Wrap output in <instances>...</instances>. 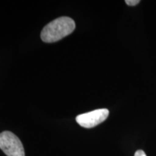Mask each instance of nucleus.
Wrapping results in <instances>:
<instances>
[{
    "label": "nucleus",
    "mask_w": 156,
    "mask_h": 156,
    "mask_svg": "<svg viewBox=\"0 0 156 156\" xmlns=\"http://www.w3.org/2000/svg\"><path fill=\"white\" fill-rule=\"evenodd\" d=\"M126 4L129 6H135L140 2V0H126Z\"/></svg>",
    "instance_id": "20e7f679"
},
{
    "label": "nucleus",
    "mask_w": 156,
    "mask_h": 156,
    "mask_svg": "<svg viewBox=\"0 0 156 156\" xmlns=\"http://www.w3.org/2000/svg\"><path fill=\"white\" fill-rule=\"evenodd\" d=\"M134 156H147L145 152L142 150H139V151H136L135 153H134Z\"/></svg>",
    "instance_id": "39448f33"
},
{
    "label": "nucleus",
    "mask_w": 156,
    "mask_h": 156,
    "mask_svg": "<svg viewBox=\"0 0 156 156\" xmlns=\"http://www.w3.org/2000/svg\"><path fill=\"white\" fill-rule=\"evenodd\" d=\"M109 115L107 108H100L93 112L85 113L76 117V122L83 127L90 129L95 127L104 122Z\"/></svg>",
    "instance_id": "7ed1b4c3"
},
{
    "label": "nucleus",
    "mask_w": 156,
    "mask_h": 156,
    "mask_svg": "<svg viewBox=\"0 0 156 156\" xmlns=\"http://www.w3.org/2000/svg\"><path fill=\"white\" fill-rule=\"evenodd\" d=\"M0 149L7 156H25L22 142L15 134L9 131L0 134Z\"/></svg>",
    "instance_id": "f03ea898"
},
{
    "label": "nucleus",
    "mask_w": 156,
    "mask_h": 156,
    "mask_svg": "<svg viewBox=\"0 0 156 156\" xmlns=\"http://www.w3.org/2000/svg\"><path fill=\"white\" fill-rule=\"evenodd\" d=\"M75 29V23L69 17H61L48 23L43 28L41 40L45 43H54L71 34Z\"/></svg>",
    "instance_id": "f257e3e1"
}]
</instances>
